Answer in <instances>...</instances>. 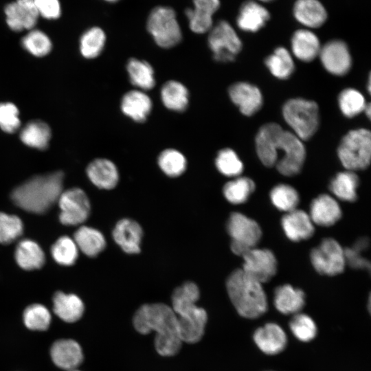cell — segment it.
<instances>
[{
  "label": "cell",
  "instance_id": "6da1fadb",
  "mask_svg": "<svg viewBox=\"0 0 371 371\" xmlns=\"http://www.w3.org/2000/svg\"><path fill=\"white\" fill-rule=\"evenodd\" d=\"M133 324L141 334L155 332V347L160 355L173 356L179 351L182 341L172 307L163 303L144 304L135 313Z\"/></svg>",
  "mask_w": 371,
  "mask_h": 371
},
{
  "label": "cell",
  "instance_id": "7a4b0ae2",
  "mask_svg": "<svg viewBox=\"0 0 371 371\" xmlns=\"http://www.w3.org/2000/svg\"><path fill=\"white\" fill-rule=\"evenodd\" d=\"M63 179L61 171L34 176L12 191V200L27 212L43 214L58 201L63 192Z\"/></svg>",
  "mask_w": 371,
  "mask_h": 371
},
{
  "label": "cell",
  "instance_id": "3957f363",
  "mask_svg": "<svg viewBox=\"0 0 371 371\" xmlns=\"http://www.w3.org/2000/svg\"><path fill=\"white\" fill-rule=\"evenodd\" d=\"M199 298V287L192 282L183 283L172 293V308L177 318L182 342L196 343L204 334L207 315L205 309L196 305Z\"/></svg>",
  "mask_w": 371,
  "mask_h": 371
},
{
  "label": "cell",
  "instance_id": "277c9868",
  "mask_svg": "<svg viewBox=\"0 0 371 371\" xmlns=\"http://www.w3.org/2000/svg\"><path fill=\"white\" fill-rule=\"evenodd\" d=\"M226 287L238 313L247 319H256L267 311V299L262 284L247 275L241 269L228 277Z\"/></svg>",
  "mask_w": 371,
  "mask_h": 371
},
{
  "label": "cell",
  "instance_id": "5b68a950",
  "mask_svg": "<svg viewBox=\"0 0 371 371\" xmlns=\"http://www.w3.org/2000/svg\"><path fill=\"white\" fill-rule=\"evenodd\" d=\"M282 114L293 133L301 140H308L317 131L319 126V108L316 102L303 98H292L286 101Z\"/></svg>",
  "mask_w": 371,
  "mask_h": 371
},
{
  "label": "cell",
  "instance_id": "8992f818",
  "mask_svg": "<svg viewBox=\"0 0 371 371\" xmlns=\"http://www.w3.org/2000/svg\"><path fill=\"white\" fill-rule=\"evenodd\" d=\"M339 159L347 170H363L371 157V134L366 128L349 131L342 138L337 150Z\"/></svg>",
  "mask_w": 371,
  "mask_h": 371
},
{
  "label": "cell",
  "instance_id": "52a82bcc",
  "mask_svg": "<svg viewBox=\"0 0 371 371\" xmlns=\"http://www.w3.org/2000/svg\"><path fill=\"white\" fill-rule=\"evenodd\" d=\"M146 28L156 44L169 49L178 45L182 32L173 9L166 6L153 8L148 15Z\"/></svg>",
  "mask_w": 371,
  "mask_h": 371
},
{
  "label": "cell",
  "instance_id": "ba28073f",
  "mask_svg": "<svg viewBox=\"0 0 371 371\" xmlns=\"http://www.w3.org/2000/svg\"><path fill=\"white\" fill-rule=\"evenodd\" d=\"M227 229L232 239V251L241 256L256 247L262 236L259 225L254 220L239 212H233L230 215Z\"/></svg>",
  "mask_w": 371,
  "mask_h": 371
},
{
  "label": "cell",
  "instance_id": "9c48e42d",
  "mask_svg": "<svg viewBox=\"0 0 371 371\" xmlns=\"http://www.w3.org/2000/svg\"><path fill=\"white\" fill-rule=\"evenodd\" d=\"M208 46L217 62L234 60L242 49V42L232 26L226 21H218L209 31Z\"/></svg>",
  "mask_w": 371,
  "mask_h": 371
},
{
  "label": "cell",
  "instance_id": "30bf717a",
  "mask_svg": "<svg viewBox=\"0 0 371 371\" xmlns=\"http://www.w3.org/2000/svg\"><path fill=\"white\" fill-rule=\"evenodd\" d=\"M311 260L315 270L323 275H337L346 266L344 249L333 238H325L314 248Z\"/></svg>",
  "mask_w": 371,
  "mask_h": 371
},
{
  "label": "cell",
  "instance_id": "8fae6325",
  "mask_svg": "<svg viewBox=\"0 0 371 371\" xmlns=\"http://www.w3.org/2000/svg\"><path fill=\"white\" fill-rule=\"evenodd\" d=\"M278 153L282 157L276 162L278 172L284 176H293L301 170L305 158L306 150L302 140L293 133L284 130L278 145Z\"/></svg>",
  "mask_w": 371,
  "mask_h": 371
},
{
  "label": "cell",
  "instance_id": "7c38bea8",
  "mask_svg": "<svg viewBox=\"0 0 371 371\" xmlns=\"http://www.w3.org/2000/svg\"><path fill=\"white\" fill-rule=\"evenodd\" d=\"M58 202L60 209L59 220L63 225L80 224L85 221L89 215V200L82 189L74 188L63 191Z\"/></svg>",
  "mask_w": 371,
  "mask_h": 371
},
{
  "label": "cell",
  "instance_id": "4fadbf2b",
  "mask_svg": "<svg viewBox=\"0 0 371 371\" xmlns=\"http://www.w3.org/2000/svg\"><path fill=\"white\" fill-rule=\"evenodd\" d=\"M242 257L244 262L241 269L261 284L269 281L277 271L276 258L269 249L254 247Z\"/></svg>",
  "mask_w": 371,
  "mask_h": 371
},
{
  "label": "cell",
  "instance_id": "5bb4252c",
  "mask_svg": "<svg viewBox=\"0 0 371 371\" xmlns=\"http://www.w3.org/2000/svg\"><path fill=\"white\" fill-rule=\"evenodd\" d=\"M319 56L324 67L331 74L344 76L352 65L351 56L346 43L332 40L321 47Z\"/></svg>",
  "mask_w": 371,
  "mask_h": 371
},
{
  "label": "cell",
  "instance_id": "9a60e30c",
  "mask_svg": "<svg viewBox=\"0 0 371 371\" xmlns=\"http://www.w3.org/2000/svg\"><path fill=\"white\" fill-rule=\"evenodd\" d=\"M5 21L14 32L34 29L39 18L34 0H16L4 9Z\"/></svg>",
  "mask_w": 371,
  "mask_h": 371
},
{
  "label": "cell",
  "instance_id": "2e32d148",
  "mask_svg": "<svg viewBox=\"0 0 371 371\" xmlns=\"http://www.w3.org/2000/svg\"><path fill=\"white\" fill-rule=\"evenodd\" d=\"M283 128L276 123L261 126L256 137V149L258 158L267 167L276 165L278 157V145Z\"/></svg>",
  "mask_w": 371,
  "mask_h": 371
},
{
  "label": "cell",
  "instance_id": "e0dca14e",
  "mask_svg": "<svg viewBox=\"0 0 371 371\" xmlns=\"http://www.w3.org/2000/svg\"><path fill=\"white\" fill-rule=\"evenodd\" d=\"M257 347L265 354L275 355L282 352L287 345V336L280 326L269 322L258 328L253 335Z\"/></svg>",
  "mask_w": 371,
  "mask_h": 371
},
{
  "label": "cell",
  "instance_id": "ac0fdd59",
  "mask_svg": "<svg viewBox=\"0 0 371 371\" xmlns=\"http://www.w3.org/2000/svg\"><path fill=\"white\" fill-rule=\"evenodd\" d=\"M231 100L247 116L255 114L262 106V95L259 89L246 82H238L229 88Z\"/></svg>",
  "mask_w": 371,
  "mask_h": 371
},
{
  "label": "cell",
  "instance_id": "d6986e66",
  "mask_svg": "<svg viewBox=\"0 0 371 371\" xmlns=\"http://www.w3.org/2000/svg\"><path fill=\"white\" fill-rule=\"evenodd\" d=\"M50 356L57 367L67 371L77 369L84 359L80 345L71 339H61L54 342Z\"/></svg>",
  "mask_w": 371,
  "mask_h": 371
},
{
  "label": "cell",
  "instance_id": "ffe728a7",
  "mask_svg": "<svg viewBox=\"0 0 371 371\" xmlns=\"http://www.w3.org/2000/svg\"><path fill=\"white\" fill-rule=\"evenodd\" d=\"M194 7L185 14L190 30L196 34L207 32L213 26V15L220 7L219 0H193Z\"/></svg>",
  "mask_w": 371,
  "mask_h": 371
},
{
  "label": "cell",
  "instance_id": "44dd1931",
  "mask_svg": "<svg viewBox=\"0 0 371 371\" xmlns=\"http://www.w3.org/2000/svg\"><path fill=\"white\" fill-rule=\"evenodd\" d=\"M143 235L141 226L135 221L123 218L119 221L113 231V237L122 249L130 254L140 251Z\"/></svg>",
  "mask_w": 371,
  "mask_h": 371
},
{
  "label": "cell",
  "instance_id": "7402d4cb",
  "mask_svg": "<svg viewBox=\"0 0 371 371\" xmlns=\"http://www.w3.org/2000/svg\"><path fill=\"white\" fill-rule=\"evenodd\" d=\"M153 108V102L145 91L133 89L122 98L120 109L123 114L134 122H144Z\"/></svg>",
  "mask_w": 371,
  "mask_h": 371
},
{
  "label": "cell",
  "instance_id": "603a6c76",
  "mask_svg": "<svg viewBox=\"0 0 371 371\" xmlns=\"http://www.w3.org/2000/svg\"><path fill=\"white\" fill-rule=\"evenodd\" d=\"M270 19L267 9L256 1L248 0L240 6L236 24L243 31L256 32L264 27Z\"/></svg>",
  "mask_w": 371,
  "mask_h": 371
},
{
  "label": "cell",
  "instance_id": "cb8c5ba5",
  "mask_svg": "<svg viewBox=\"0 0 371 371\" xmlns=\"http://www.w3.org/2000/svg\"><path fill=\"white\" fill-rule=\"evenodd\" d=\"M282 226L289 239L297 242L306 240L314 233L313 223L305 212L295 209L282 218Z\"/></svg>",
  "mask_w": 371,
  "mask_h": 371
},
{
  "label": "cell",
  "instance_id": "d4e9b609",
  "mask_svg": "<svg viewBox=\"0 0 371 371\" xmlns=\"http://www.w3.org/2000/svg\"><path fill=\"white\" fill-rule=\"evenodd\" d=\"M89 180L98 188L111 190L119 181V172L115 164L104 158L95 159L87 167Z\"/></svg>",
  "mask_w": 371,
  "mask_h": 371
},
{
  "label": "cell",
  "instance_id": "484cf974",
  "mask_svg": "<svg viewBox=\"0 0 371 371\" xmlns=\"http://www.w3.org/2000/svg\"><path fill=\"white\" fill-rule=\"evenodd\" d=\"M311 221L320 226H331L341 216L338 203L328 194H321L315 198L310 206Z\"/></svg>",
  "mask_w": 371,
  "mask_h": 371
},
{
  "label": "cell",
  "instance_id": "4316f807",
  "mask_svg": "<svg viewBox=\"0 0 371 371\" xmlns=\"http://www.w3.org/2000/svg\"><path fill=\"white\" fill-rule=\"evenodd\" d=\"M296 20L309 28H317L326 22L328 14L319 0H296L293 5Z\"/></svg>",
  "mask_w": 371,
  "mask_h": 371
},
{
  "label": "cell",
  "instance_id": "83f0119b",
  "mask_svg": "<svg viewBox=\"0 0 371 371\" xmlns=\"http://www.w3.org/2000/svg\"><path fill=\"white\" fill-rule=\"evenodd\" d=\"M53 310L63 321L74 323L79 320L85 311L81 299L75 294L58 291L53 296Z\"/></svg>",
  "mask_w": 371,
  "mask_h": 371
},
{
  "label": "cell",
  "instance_id": "f1b7e54d",
  "mask_svg": "<svg viewBox=\"0 0 371 371\" xmlns=\"http://www.w3.org/2000/svg\"><path fill=\"white\" fill-rule=\"evenodd\" d=\"M321 49L319 40L317 35L307 29L295 31L291 38L293 54L303 62L312 61L319 56Z\"/></svg>",
  "mask_w": 371,
  "mask_h": 371
},
{
  "label": "cell",
  "instance_id": "f546056e",
  "mask_svg": "<svg viewBox=\"0 0 371 371\" xmlns=\"http://www.w3.org/2000/svg\"><path fill=\"white\" fill-rule=\"evenodd\" d=\"M274 306L284 315L300 313L305 304V294L299 289L289 284L277 287L274 292Z\"/></svg>",
  "mask_w": 371,
  "mask_h": 371
},
{
  "label": "cell",
  "instance_id": "4dcf8cb0",
  "mask_svg": "<svg viewBox=\"0 0 371 371\" xmlns=\"http://www.w3.org/2000/svg\"><path fill=\"white\" fill-rule=\"evenodd\" d=\"M19 137L26 146L43 150L49 146L52 131L46 122L35 120L25 125L20 132Z\"/></svg>",
  "mask_w": 371,
  "mask_h": 371
},
{
  "label": "cell",
  "instance_id": "1f68e13d",
  "mask_svg": "<svg viewBox=\"0 0 371 371\" xmlns=\"http://www.w3.org/2000/svg\"><path fill=\"white\" fill-rule=\"evenodd\" d=\"M160 97L164 106L170 111L183 112L188 106V90L177 80L166 82L161 87Z\"/></svg>",
  "mask_w": 371,
  "mask_h": 371
},
{
  "label": "cell",
  "instance_id": "d6a6232c",
  "mask_svg": "<svg viewBox=\"0 0 371 371\" xmlns=\"http://www.w3.org/2000/svg\"><path fill=\"white\" fill-rule=\"evenodd\" d=\"M17 264L25 270L41 268L45 261V254L34 241L25 239L19 243L15 249Z\"/></svg>",
  "mask_w": 371,
  "mask_h": 371
},
{
  "label": "cell",
  "instance_id": "836d02e7",
  "mask_svg": "<svg viewBox=\"0 0 371 371\" xmlns=\"http://www.w3.org/2000/svg\"><path fill=\"white\" fill-rule=\"evenodd\" d=\"M126 71L131 84L142 91L152 89L155 85V72L149 63L135 58H130Z\"/></svg>",
  "mask_w": 371,
  "mask_h": 371
},
{
  "label": "cell",
  "instance_id": "e575fe53",
  "mask_svg": "<svg viewBox=\"0 0 371 371\" xmlns=\"http://www.w3.org/2000/svg\"><path fill=\"white\" fill-rule=\"evenodd\" d=\"M74 242L81 251L89 257H95L104 250L106 241L98 230L87 227H80L74 235Z\"/></svg>",
  "mask_w": 371,
  "mask_h": 371
},
{
  "label": "cell",
  "instance_id": "d590c367",
  "mask_svg": "<svg viewBox=\"0 0 371 371\" xmlns=\"http://www.w3.org/2000/svg\"><path fill=\"white\" fill-rule=\"evenodd\" d=\"M359 186L357 175L350 170L339 172L331 180L330 189L339 199L355 201L357 199V189Z\"/></svg>",
  "mask_w": 371,
  "mask_h": 371
},
{
  "label": "cell",
  "instance_id": "8d00e7d4",
  "mask_svg": "<svg viewBox=\"0 0 371 371\" xmlns=\"http://www.w3.org/2000/svg\"><path fill=\"white\" fill-rule=\"evenodd\" d=\"M265 63L273 76L282 80L289 78L295 69L292 56L284 47H277Z\"/></svg>",
  "mask_w": 371,
  "mask_h": 371
},
{
  "label": "cell",
  "instance_id": "74e56055",
  "mask_svg": "<svg viewBox=\"0 0 371 371\" xmlns=\"http://www.w3.org/2000/svg\"><path fill=\"white\" fill-rule=\"evenodd\" d=\"M106 43L103 30L93 27L87 30L80 38V51L85 58H95L102 52Z\"/></svg>",
  "mask_w": 371,
  "mask_h": 371
},
{
  "label": "cell",
  "instance_id": "f35d334b",
  "mask_svg": "<svg viewBox=\"0 0 371 371\" xmlns=\"http://www.w3.org/2000/svg\"><path fill=\"white\" fill-rule=\"evenodd\" d=\"M157 164L161 171L168 177H177L182 175L187 167V161L179 150L167 148L158 156Z\"/></svg>",
  "mask_w": 371,
  "mask_h": 371
},
{
  "label": "cell",
  "instance_id": "ab89813d",
  "mask_svg": "<svg viewBox=\"0 0 371 371\" xmlns=\"http://www.w3.org/2000/svg\"><path fill=\"white\" fill-rule=\"evenodd\" d=\"M255 190V183L248 177H237L228 181L223 186V192L225 199L233 204H240L247 201Z\"/></svg>",
  "mask_w": 371,
  "mask_h": 371
},
{
  "label": "cell",
  "instance_id": "60d3db41",
  "mask_svg": "<svg viewBox=\"0 0 371 371\" xmlns=\"http://www.w3.org/2000/svg\"><path fill=\"white\" fill-rule=\"evenodd\" d=\"M23 321L26 328L31 330H46L52 321L51 313L43 304H34L23 311Z\"/></svg>",
  "mask_w": 371,
  "mask_h": 371
},
{
  "label": "cell",
  "instance_id": "b9f144b4",
  "mask_svg": "<svg viewBox=\"0 0 371 371\" xmlns=\"http://www.w3.org/2000/svg\"><path fill=\"white\" fill-rule=\"evenodd\" d=\"M22 47L34 56L42 57L52 50V43L49 36L43 31L32 29L22 38Z\"/></svg>",
  "mask_w": 371,
  "mask_h": 371
},
{
  "label": "cell",
  "instance_id": "7bdbcfd3",
  "mask_svg": "<svg viewBox=\"0 0 371 371\" xmlns=\"http://www.w3.org/2000/svg\"><path fill=\"white\" fill-rule=\"evenodd\" d=\"M272 203L278 210L289 212L296 209L299 201V194L296 190L287 184L276 186L270 192Z\"/></svg>",
  "mask_w": 371,
  "mask_h": 371
},
{
  "label": "cell",
  "instance_id": "ee69618b",
  "mask_svg": "<svg viewBox=\"0 0 371 371\" xmlns=\"http://www.w3.org/2000/svg\"><path fill=\"white\" fill-rule=\"evenodd\" d=\"M338 103L341 113L347 117H353L364 111L366 102L363 95L352 88L344 89L339 95Z\"/></svg>",
  "mask_w": 371,
  "mask_h": 371
},
{
  "label": "cell",
  "instance_id": "f6af8a7d",
  "mask_svg": "<svg viewBox=\"0 0 371 371\" xmlns=\"http://www.w3.org/2000/svg\"><path fill=\"white\" fill-rule=\"evenodd\" d=\"M51 252L57 263L70 266L74 264L78 258V248L73 239L68 236H62L53 244Z\"/></svg>",
  "mask_w": 371,
  "mask_h": 371
},
{
  "label": "cell",
  "instance_id": "bcb514c9",
  "mask_svg": "<svg viewBox=\"0 0 371 371\" xmlns=\"http://www.w3.org/2000/svg\"><path fill=\"white\" fill-rule=\"evenodd\" d=\"M289 328L296 339L308 342L317 335V327L314 320L304 313H296L289 322Z\"/></svg>",
  "mask_w": 371,
  "mask_h": 371
},
{
  "label": "cell",
  "instance_id": "7dc6e473",
  "mask_svg": "<svg viewBox=\"0 0 371 371\" xmlns=\"http://www.w3.org/2000/svg\"><path fill=\"white\" fill-rule=\"evenodd\" d=\"M217 170L227 177H237L243 170V164L236 152L229 148L221 149L215 159Z\"/></svg>",
  "mask_w": 371,
  "mask_h": 371
},
{
  "label": "cell",
  "instance_id": "c3c4849f",
  "mask_svg": "<svg viewBox=\"0 0 371 371\" xmlns=\"http://www.w3.org/2000/svg\"><path fill=\"white\" fill-rule=\"evenodd\" d=\"M23 230V225L17 216L0 212V243H11L20 236Z\"/></svg>",
  "mask_w": 371,
  "mask_h": 371
},
{
  "label": "cell",
  "instance_id": "681fc988",
  "mask_svg": "<svg viewBox=\"0 0 371 371\" xmlns=\"http://www.w3.org/2000/svg\"><path fill=\"white\" fill-rule=\"evenodd\" d=\"M369 240L361 238L356 241L352 247L344 249L346 264L354 269H368L370 271V262L364 258L361 252L367 249Z\"/></svg>",
  "mask_w": 371,
  "mask_h": 371
},
{
  "label": "cell",
  "instance_id": "f907efd6",
  "mask_svg": "<svg viewBox=\"0 0 371 371\" xmlns=\"http://www.w3.org/2000/svg\"><path fill=\"white\" fill-rule=\"evenodd\" d=\"M21 126L19 111L12 102L0 103V128L8 133H13Z\"/></svg>",
  "mask_w": 371,
  "mask_h": 371
},
{
  "label": "cell",
  "instance_id": "816d5d0a",
  "mask_svg": "<svg viewBox=\"0 0 371 371\" xmlns=\"http://www.w3.org/2000/svg\"><path fill=\"white\" fill-rule=\"evenodd\" d=\"M39 16L45 19H57L61 15L59 0H34Z\"/></svg>",
  "mask_w": 371,
  "mask_h": 371
},
{
  "label": "cell",
  "instance_id": "f5cc1de1",
  "mask_svg": "<svg viewBox=\"0 0 371 371\" xmlns=\"http://www.w3.org/2000/svg\"><path fill=\"white\" fill-rule=\"evenodd\" d=\"M364 111L366 112V114L367 115L368 117L370 118V114H371V106L370 103L366 104L364 109Z\"/></svg>",
  "mask_w": 371,
  "mask_h": 371
},
{
  "label": "cell",
  "instance_id": "db71d44e",
  "mask_svg": "<svg viewBox=\"0 0 371 371\" xmlns=\"http://www.w3.org/2000/svg\"><path fill=\"white\" fill-rule=\"evenodd\" d=\"M104 1H108V2H116L119 0H104Z\"/></svg>",
  "mask_w": 371,
  "mask_h": 371
},
{
  "label": "cell",
  "instance_id": "11a10c76",
  "mask_svg": "<svg viewBox=\"0 0 371 371\" xmlns=\"http://www.w3.org/2000/svg\"><path fill=\"white\" fill-rule=\"evenodd\" d=\"M259 1H262V2H269V1H271L273 0H258Z\"/></svg>",
  "mask_w": 371,
  "mask_h": 371
},
{
  "label": "cell",
  "instance_id": "9f6ffc18",
  "mask_svg": "<svg viewBox=\"0 0 371 371\" xmlns=\"http://www.w3.org/2000/svg\"><path fill=\"white\" fill-rule=\"evenodd\" d=\"M69 371H80V370H78L77 369H75V370H69Z\"/></svg>",
  "mask_w": 371,
  "mask_h": 371
}]
</instances>
